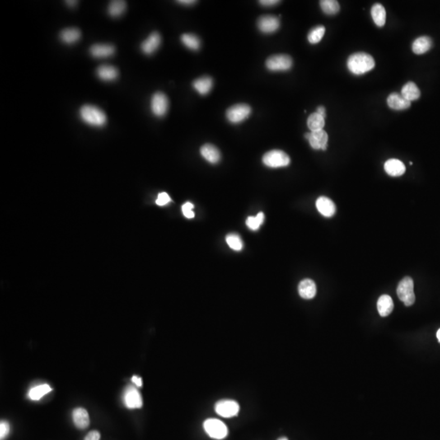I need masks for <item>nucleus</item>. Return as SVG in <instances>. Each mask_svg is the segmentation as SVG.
Listing matches in <instances>:
<instances>
[{"mask_svg": "<svg viewBox=\"0 0 440 440\" xmlns=\"http://www.w3.org/2000/svg\"><path fill=\"white\" fill-rule=\"evenodd\" d=\"M374 59L372 56L365 53H357L350 56L347 61V67L352 73L361 75L372 71L374 68Z\"/></svg>", "mask_w": 440, "mask_h": 440, "instance_id": "obj_1", "label": "nucleus"}, {"mask_svg": "<svg viewBox=\"0 0 440 440\" xmlns=\"http://www.w3.org/2000/svg\"><path fill=\"white\" fill-rule=\"evenodd\" d=\"M80 117L84 123L92 127H101L106 124V114L94 105H86L80 109Z\"/></svg>", "mask_w": 440, "mask_h": 440, "instance_id": "obj_2", "label": "nucleus"}, {"mask_svg": "<svg viewBox=\"0 0 440 440\" xmlns=\"http://www.w3.org/2000/svg\"><path fill=\"white\" fill-rule=\"evenodd\" d=\"M397 295L399 299L404 302V305L410 306L415 302V293H414V283L411 277H404L399 282L397 287Z\"/></svg>", "mask_w": 440, "mask_h": 440, "instance_id": "obj_3", "label": "nucleus"}, {"mask_svg": "<svg viewBox=\"0 0 440 440\" xmlns=\"http://www.w3.org/2000/svg\"><path fill=\"white\" fill-rule=\"evenodd\" d=\"M263 162L271 168L285 167L291 163V158L282 150H272L263 155Z\"/></svg>", "mask_w": 440, "mask_h": 440, "instance_id": "obj_4", "label": "nucleus"}, {"mask_svg": "<svg viewBox=\"0 0 440 440\" xmlns=\"http://www.w3.org/2000/svg\"><path fill=\"white\" fill-rule=\"evenodd\" d=\"M205 431L211 438L215 440H223L228 434L226 425L220 420L210 418L206 420L203 424Z\"/></svg>", "mask_w": 440, "mask_h": 440, "instance_id": "obj_5", "label": "nucleus"}, {"mask_svg": "<svg viewBox=\"0 0 440 440\" xmlns=\"http://www.w3.org/2000/svg\"><path fill=\"white\" fill-rule=\"evenodd\" d=\"M266 66L273 72L287 71L292 68L293 60L288 55H274L267 60Z\"/></svg>", "mask_w": 440, "mask_h": 440, "instance_id": "obj_6", "label": "nucleus"}, {"mask_svg": "<svg viewBox=\"0 0 440 440\" xmlns=\"http://www.w3.org/2000/svg\"><path fill=\"white\" fill-rule=\"evenodd\" d=\"M251 114V108L245 104H238L230 107L226 112V117L230 123L238 124L247 119Z\"/></svg>", "mask_w": 440, "mask_h": 440, "instance_id": "obj_7", "label": "nucleus"}, {"mask_svg": "<svg viewBox=\"0 0 440 440\" xmlns=\"http://www.w3.org/2000/svg\"><path fill=\"white\" fill-rule=\"evenodd\" d=\"M215 410L218 415L222 418H229L237 415L240 411L238 403L231 399H223L217 402Z\"/></svg>", "mask_w": 440, "mask_h": 440, "instance_id": "obj_8", "label": "nucleus"}, {"mask_svg": "<svg viewBox=\"0 0 440 440\" xmlns=\"http://www.w3.org/2000/svg\"><path fill=\"white\" fill-rule=\"evenodd\" d=\"M169 108L167 96L162 92H157L152 95L151 100V110L152 114L157 118H162L166 115Z\"/></svg>", "mask_w": 440, "mask_h": 440, "instance_id": "obj_9", "label": "nucleus"}, {"mask_svg": "<svg viewBox=\"0 0 440 440\" xmlns=\"http://www.w3.org/2000/svg\"><path fill=\"white\" fill-rule=\"evenodd\" d=\"M123 401L128 409H141L143 406V400L137 388L129 386L126 388L123 395Z\"/></svg>", "mask_w": 440, "mask_h": 440, "instance_id": "obj_10", "label": "nucleus"}, {"mask_svg": "<svg viewBox=\"0 0 440 440\" xmlns=\"http://www.w3.org/2000/svg\"><path fill=\"white\" fill-rule=\"evenodd\" d=\"M305 138L309 141L310 146L313 149L326 150L329 137L327 132L324 130L306 133Z\"/></svg>", "mask_w": 440, "mask_h": 440, "instance_id": "obj_11", "label": "nucleus"}, {"mask_svg": "<svg viewBox=\"0 0 440 440\" xmlns=\"http://www.w3.org/2000/svg\"><path fill=\"white\" fill-rule=\"evenodd\" d=\"M280 27L279 19L274 16H262L258 20V28L264 34H273Z\"/></svg>", "mask_w": 440, "mask_h": 440, "instance_id": "obj_12", "label": "nucleus"}, {"mask_svg": "<svg viewBox=\"0 0 440 440\" xmlns=\"http://www.w3.org/2000/svg\"><path fill=\"white\" fill-rule=\"evenodd\" d=\"M161 37L157 32H153L141 44V50L145 54L152 55L161 45Z\"/></svg>", "mask_w": 440, "mask_h": 440, "instance_id": "obj_13", "label": "nucleus"}, {"mask_svg": "<svg viewBox=\"0 0 440 440\" xmlns=\"http://www.w3.org/2000/svg\"><path fill=\"white\" fill-rule=\"evenodd\" d=\"M316 208L325 217H332L336 213V206L334 202L326 197H320L316 201Z\"/></svg>", "mask_w": 440, "mask_h": 440, "instance_id": "obj_14", "label": "nucleus"}, {"mask_svg": "<svg viewBox=\"0 0 440 440\" xmlns=\"http://www.w3.org/2000/svg\"><path fill=\"white\" fill-rule=\"evenodd\" d=\"M384 169L388 175L393 177L401 176L406 170L404 164L398 159H389L384 165Z\"/></svg>", "mask_w": 440, "mask_h": 440, "instance_id": "obj_15", "label": "nucleus"}, {"mask_svg": "<svg viewBox=\"0 0 440 440\" xmlns=\"http://www.w3.org/2000/svg\"><path fill=\"white\" fill-rule=\"evenodd\" d=\"M298 293L304 299H311L316 294V286L311 279H304L298 285Z\"/></svg>", "mask_w": 440, "mask_h": 440, "instance_id": "obj_16", "label": "nucleus"}, {"mask_svg": "<svg viewBox=\"0 0 440 440\" xmlns=\"http://www.w3.org/2000/svg\"><path fill=\"white\" fill-rule=\"evenodd\" d=\"M201 154L211 164L218 163L221 159L220 150L211 144H207L201 147Z\"/></svg>", "mask_w": 440, "mask_h": 440, "instance_id": "obj_17", "label": "nucleus"}, {"mask_svg": "<svg viewBox=\"0 0 440 440\" xmlns=\"http://www.w3.org/2000/svg\"><path fill=\"white\" fill-rule=\"evenodd\" d=\"M90 53L95 58H106L115 53V48L110 44H95L90 48Z\"/></svg>", "mask_w": 440, "mask_h": 440, "instance_id": "obj_18", "label": "nucleus"}, {"mask_svg": "<svg viewBox=\"0 0 440 440\" xmlns=\"http://www.w3.org/2000/svg\"><path fill=\"white\" fill-rule=\"evenodd\" d=\"M388 106L395 110H404L409 109L411 105L410 101L407 100L401 94L392 93L388 96Z\"/></svg>", "mask_w": 440, "mask_h": 440, "instance_id": "obj_19", "label": "nucleus"}, {"mask_svg": "<svg viewBox=\"0 0 440 440\" xmlns=\"http://www.w3.org/2000/svg\"><path fill=\"white\" fill-rule=\"evenodd\" d=\"M377 311L382 317H386L392 312L394 302L391 297L387 294L381 295L377 302Z\"/></svg>", "mask_w": 440, "mask_h": 440, "instance_id": "obj_20", "label": "nucleus"}, {"mask_svg": "<svg viewBox=\"0 0 440 440\" xmlns=\"http://www.w3.org/2000/svg\"><path fill=\"white\" fill-rule=\"evenodd\" d=\"M73 421L76 427L78 429L84 430L90 425V418L86 409L78 408L73 410Z\"/></svg>", "mask_w": 440, "mask_h": 440, "instance_id": "obj_21", "label": "nucleus"}, {"mask_svg": "<svg viewBox=\"0 0 440 440\" xmlns=\"http://www.w3.org/2000/svg\"><path fill=\"white\" fill-rule=\"evenodd\" d=\"M96 74L100 79L105 82H111L117 79V77H118V71L114 66L104 65L98 67Z\"/></svg>", "mask_w": 440, "mask_h": 440, "instance_id": "obj_22", "label": "nucleus"}, {"mask_svg": "<svg viewBox=\"0 0 440 440\" xmlns=\"http://www.w3.org/2000/svg\"><path fill=\"white\" fill-rule=\"evenodd\" d=\"M193 88L200 95H206L209 93L213 87V80L209 76L200 77L193 82Z\"/></svg>", "mask_w": 440, "mask_h": 440, "instance_id": "obj_23", "label": "nucleus"}, {"mask_svg": "<svg viewBox=\"0 0 440 440\" xmlns=\"http://www.w3.org/2000/svg\"><path fill=\"white\" fill-rule=\"evenodd\" d=\"M82 34L77 28H67L60 34V39L66 44H73L79 41Z\"/></svg>", "mask_w": 440, "mask_h": 440, "instance_id": "obj_24", "label": "nucleus"}, {"mask_svg": "<svg viewBox=\"0 0 440 440\" xmlns=\"http://www.w3.org/2000/svg\"><path fill=\"white\" fill-rule=\"evenodd\" d=\"M432 47V40L427 36L419 37L413 43V52L417 55L424 54Z\"/></svg>", "mask_w": 440, "mask_h": 440, "instance_id": "obj_25", "label": "nucleus"}, {"mask_svg": "<svg viewBox=\"0 0 440 440\" xmlns=\"http://www.w3.org/2000/svg\"><path fill=\"white\" fill-rule=\"evenodd\" d=\"M372 20L378 27H382L386 23V9L381 3H375L371 9Z\"/></svg>", "mask_w": 440, "mask_h": 440, "instance_id": "obj_26", "label": "nucleus"}, {"mask_svg": "<svg viewBox=\"0 0 440 440\" xmlns=\"http://www.w3.org/2000/svg\"><path fill=\"white\" fill-rule=\"evenodd\" d=\"M401 95L404 96L407 100L409 101H413L419 99L421 96V91L418 86L414 82H407L403 88H402Z\"/></svg>", "mask_w": 440, "mask_h": 440, "instance_id": "obj_27", "label": "nucleus"}, {"mask_svg": "<svg viewBox=\"0 0 440 440\" xmlns=\"http://www.w3.org/2000/svg\"><path fill=\"white\" fill-rule=\"evenodd\" d=\"M325 118L317 113H314L309 116L307 119V127L311 130V132H318L320 130H324L325 125Z\"/></svg>", "mask_w": 440, "mask_h": 440, "instance_id": "obj_28", "label": "nucleus"}, {"mask_svg": "<svg viewBox=\"0 0 440 440\" xmlns=\"http://www.w3.org/2000/svg\"><path fill=\"white\" fill-rule=\"evenodd\" d=\"M127 9V2L123 0H115L109 3L108 12L112 17H118L122 16Z\"/></svg>", "mask_w": 440, "mask_h": 440, "instance_id": "obj_29", "label": "nucleus"}, {"mask_svg": "<svg viewBox=\"0 0 440 440\" xmlns=\"http://www.w3.org/2000/svg\"><path fill=\"white\" fill-rule=\"evenodd\" d=\"M181 42L186 48L192 51H198L201 48V41L199 38L195 34H183L181 36Z\"/></svg>", "mask_w": 440, "mask_h": 440, "instance_id": "obj_30", "label": "nucleus"}, {"mask_svg": "<svg viewBox=\"0 0 440 440\" xmlns=\"http://www.w3.org/2000/svg\"><path fill=\"white\" fill-rule=\"evenodd\" d=\"M51 391H52V388L50 387V386H48V384H43V385L32 388L28 396L32 400H39Z\"/></svg>", "mask_w": 440, "mask_h": 440, "instance_id": "obj_31", "label": "nucleus"}, {"mask_svg": "<svg viewBox=\"0 0 440 440\" xmlns=\"http://www.w3.org/2000/svg\"><path fill=\"white\" fill-rule=\"evenodd\" d=\"M320 7L327 15H335L340 10V5L335 0H322L320 2Z\"/></svg>", "mask_w": 440, "mask_h": 440, "instance_id": "obj_32", "label": "nucleus"}, {"mask_svg": "<svg viewBox=\"0 0 440 440\" xmlns=\"http://www.w3.org/2000/svg\"><path fill=\"white\" fill-rule=\"evenodd\" d=\"M325 28L323 25H318L316 27L311 29L307 36L309 43L311 44H316L319 43L325 35Z\"/></svg>", "mask_w": 440, "mask_h": 440, "instance_id": "obj_33", "label": "nucleus"}, {"mask_svg": "<svg viewBox=\"0 0 440 440\" xmlns=\"http://www.w3.org/2000/svg\"><path fill=\"white\" fill-rule=\"evenodd\" d=\"M263 221H264V215L263 212H259L255 217H253V216L248 217L246 220V225L250 230L256 231L261 226Z\"/></svg>", "mask_w": 440, "mask_h": 440, "instance_id": "obj_34", "label": "nucleus"}, {"mask_svg": "<svg viewBox=\"0 0 440 440\" xmlns=\"http://www.w3.org/2000/svg\"><path fill=\"white\" fill-rule=\"evenodd\" d=\"M226 241L227 245H229V247L232 250L236 251H240L243 247V242L241 241V237L236 233H230L226 236Z\"/></svg>", "mask_w": 440, "mask_h": 440, "instance_id": "obj_35", "label": "nucleus"}, {"mask_svg": "<svg viewBox=\"0 0 440 440\" xmlns=\"http://www.w3.org/2000/svg\"><path fill=\"white\" fill-rule=\"evenodd\" d=\"M193 208H194V206H193L191 202H187L185 204L183 205V207H182V211H183V214H184V216H185L186 218H194L195 214L193 212Z\"/></svg>", "mask_w": 440, "mask_h": 440, "instance_id": "obj_36", "label": "nucleus"}, {"mask_svg": "<svg viewBox=\"0 0 440 440\" xmlns=\"http://www.w3.org/2000/svg\"><path fill=\"white\" fill-rule=\"evenodd\" d=\"M10 433V425L6 421H2L0 423V440H3Z\"/></svg>", "mask_w": 440, "mask_h": 440, "instance_id": "obj_37", "label": "nucleus"}, {"mask_svg": "<svg viewBox=\"0 0 440 440\" xmlns=\"http://www.w3.org/2000/svg\"><path fill=\"white\" fill-rule=\"evenodd\" d=\"M170 202V196L168 195L166 193H159L158 197H157V200H156V203L160 207H163V206L168 204Z\"/></svg>", "mask_w": 440, "mask_h": 440, "instance_id": "obj_38", "label": "nucleus"}, {"mask_svg": "<svg viewBox=\"0 0 440 440\" xmlns=\"http://www.w3.org/2000/svg\"><path fill=\"white\" fill-rule=\"evenodd\" d=\"M100 434L96 431H91L86 435L84 440H100Z\"/></svg>", "mask_w": 440, "mask_h": 440, "instance_id": "obj_39", "label": "nucleus"}, {"mask_svg": "<svg viewBox=\"0 0 440 440\" xmlns=\"http://www.w3.org/2000/svg\"><path fill=\"white\" fill-rule=\"evenodd\" d=\"M279 2L280 1H277V0H260L259 1V3L264 7H273Z\"/></svg>", "mask_w": 440, "mask_h": 440, "instance_id": "obj_40", "label": "nucleus"}, {"mask_svg": "<svg viewBox=\"0 0 440 440\" xmlns=\"http://www.w3.org/2000/svg\"><path fill=\"white\" fill-rule=\"evenodd\" d=\"M132 380L136 386H139V387H141V386H143V382H142V378L141 377H138V376H133Z\"/></svg>", "mask_w": 440, "mask_h": 440, "instance_id": "obj_41", "label": "nucleus"}, {"mask_svg": "<svg viewBox=\"0 0 440 440\" xmlns=\"http://www.w3.org/2000/svg\"><path fill=\"white\" fill-rule=\"evenodd\" d=\"M316 113L317 114H320V116H322L323 118H326V111H325V107L323 106H319L317 108V110H316Z\"/></svg>", "mask_w": 440, "mask_h": 440, "instance_id": "obj_42", "label": "nucleus"}, {"mask_svg": "<svg viewBox=\"0 0 440 440\" xmlns=\"http://www.w3.org/2000/svg\"><path fill=\"white\" fill-rule=\"evenodd\" d=\"M177 2L180 3L182 5H186V6H189V5H193L195 3L196 1H193V0H179V1H177Z\"/></svg>", "mask_w": 440, "mask_h": 440, "instance_id": "obj_43", "label": "nucleus"}, {"mask_svg": "<svg viewBox=\"0 0 440 440\" xmlns=\"http://www.w3.org/2000/svg\"><path fill=\"white\" fill-rule=\"evenodd\" d=\"M66 2L70 7H74L75 5L77 4V1H71L70 0V1H66Z\"/></svg>", "mask_w": 440, "mask_h": 440, "instance_id": "obj_44", "label": "nucleus"}, {"mask_svg": "<svg viewBox=\"0 0 440 440\" xmlns=\"http://www.w3.org/2000/svg\"><path fill=\"white\" fill-rule=\"evenodd\" d=\"M436 336H437V338H438L439 342L440 343V329H439L438 332H437Z\"/></svg>", "mask_w": 440, "mask_h": 440, "instance_id": "obj_45", "label": "nucleus"}, {"mask_svg": "<svg viewBox=\"0 0 440 440\" xmlns=\"http://www.w3.org/2000/svg\"><path fill=\"white\" fill-rule=\"evenodd\" d=\"M278 440H289L288 439L286 438V437H282V438H280Z\"/></svg>", "mask_w": 440, "mask_h": 440, "instance_id": "obj_46", "label": "nucleus"}]
</instances>
